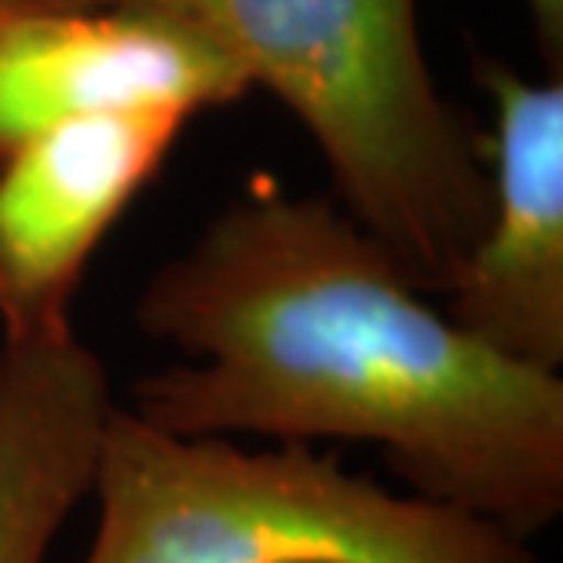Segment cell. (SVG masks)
Instances as JSON below:
<instances>
[{"label": "cell", "mask_w": 563, "mask_h": 563, "mask_svg": "<svg viewBox=\"0 0 563 563\" xmlns=\"http://www.w3.org/2000/svg\"><path fill=\"white\" fill-rule=\"evenodd\" d=\"M136 325L179 352L121 399L146 424L374 446L402 490L523 542L560 520V374L461 330L333 195L228 201L146 278Z\"/></svg>", "instance_id": "obj_1"}, {"label": "cell", "mask_w": 563, "mask_h": 563, "mask_svg": "<svg viewBox=\"0 0 563 563\" xmlns=\"http://www.w3.org/2000/svg\"><path fill=\"white\" fill-rule=\"evenodd\" d=\"M198 33L267 88L325 157L333 201L428 297L490 212L483 140L439 96L418 0H107Z\"/></svg>", "instance_id": "obj_2"}, {"label": "cell", "mask_w": 563, "mask_h": 563, "mask_svg": "<svg viewBox=\"0 0 563 563\" xmlns=\"http://www.w3.org/2000/svg\"><path fill=\"white\" fill-rule=\"evenodd\" d=\"M85 563H538L472 512L347 472L336 450L176 435L114 410Z\"/></svg>", "instance_id": "obj_3"}, {"label": "cell", "mask_w": 563, "mask_h": 563, "mask_svg": "<svg viewBox=\"0 0 563 563\" xmlns=\"http://www.w3.org/2000/svg\"><path fill=\"white\" fill-rule=\"evenodd\" d=\"M494 103L490 212L443 292V311L505 358L563 366V81L479 59Z\"/></svg>", "instance_id": "obj_4"}, {"label": "cell", "mask_w": 563, "mask_h": 563, "mask_svg": "<svg viewBox=\"0 0 563 563\" xmlns=\"http://www.w3.org/2000/svg\"><path fill=\"white\" fill-rule=\"evenodd\" d=\"M190 114L63 121L0 157V333L70 325L96 250L173 154Z\"/></svg>", "instance_id": "obj_5"}, {"label": "cell", "mask_w": 563, "mask_h": 563, "mask_svg": "<svg viewBox=\"0 0 563 563\" xmlns=\"http://www.w3.org/2000/svg\"><path fill=\"white\" fill-rule=\"evenodd\" d=\"M245 92L228 55L146 11L70 8L0 22V157L63 121L132 110L195 118Z\"/></svg>", "instance_id": "obj_6"}, {"label": "cell", "mask_w": 563, "mask_h": 563, "mask_svg": "<svg viewBox=\"0 0 563 563\" xmlns=\"http://www.w3.org/2000/svg\"><path fill=\"white\" fill-rule=\"evenodd\" d=\"M121 407L103 358L70 325L0 333V563H48L92 498Z\"/></svg>", "instance_id": "obj_7"}, {"label": "cell", "mask_w": 563, "mask_h": 563, "mask_svg": "<svg viewBox=\"0 0 563 563\" xmlns=\"http://www.w3.org/2000/svg\"><path fill=\"white\" fill-rule=\"evenodd\" d=\"M538 26V37H542V48L549 52V59L560 70V55H563V0H527Z\"/></svg>", "instance_id": "obj_8"}, {"label": "cell", "mask_w": 563, "mask_h": 563, "mask_svg": "<svg viewBox=\"0 0 563 563\" xmlns=\"http://www.w3.org/2000/svg\"><path fill=\"white\" fill-rule=\"evenodd\" d=\"M70 8H107V0H0V22L41 15V11H70Z\"/></svg>", "instance_id": "obj_9"}]
</instances>
